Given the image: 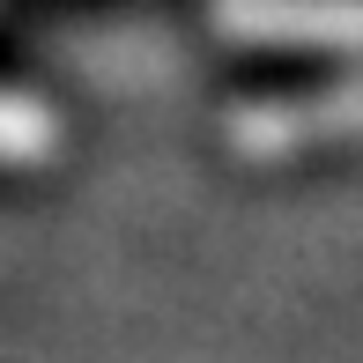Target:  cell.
Listing matches in <instances>:
<instances>
[{
    "label": "cell",
    "mask_w": 363,
    "mask_h": 363,
    "mask_svg": "<svg viewBox=\"0 0 363 363\" xmlns=\"http://www.w3.org/2000/svg\"><path fill=\"white\" fill-rule=\"evenodd\" d=\"M363 134V74L356 82H319V89H296V96H259L230 119V148L252 163L296 156V148H334Z\"/></svg>",
    "instance_id": "cell-1"
},
{
    "label": "cell",
    "mask_w": 363,
    "mask_h": 363,
    "mask_svg": "<svg viewBox=\"0 0 363 363\" xmlns=\"http://www.w3.org/2000/svg\"><path fill=\"white\" fill-rule=\"evenodd\" d=\"M216 30L282 52H363V0H216Z\"/></svg>",
    "instance_id": "cell-2"
},
{
    "label": "cell",
    "mask_w": 363,
    "mask_h": 363,
    "mask_svg": "<svg viewBox=\"0 0 363 363\" xmlns=\"http://www.w3.org/2000/svg\"><path fill=\"white\" fill-rule=\"evenodd\" d=\"M52 156H60V111L23 89H0V163L30 171V163H52Z\"/></svg>",
    "instance_id": "cell-3"
}]
</instances>
